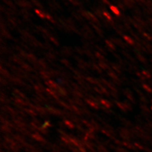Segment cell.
I'll use <instances>...</instances> for the list:
<instances>
[{"label": "cell", "mask_w": 152, "mask_h": 152, "mask_svg": "<svg viewBox=\"0 0 152 152\" xmlns=\"http://www.w3.org/2000/svg\"><path fill=\"white\" fill-rule=\"evenodd\" d=\"M110 10H111L112 12L113 13L115 14L116 15H119V14H120L119 11H118V10L117 8L115 7L111 6V7H110Z\"/></svg>", "instance_id": "6da1fadb"}, {"label": "cell", "mask_w": 152, "mask_h": 152, "mask_svg": "<svg viewBox=\"0 0 152 152\" xmlns=\"http://www.w3.org/2000/svg\"><path fill=\"white\" fill-rule=\"evenodd\" d=\"M103 14H104V15L107 17V18L108 19V20H111V19H112V17H111V16L110 15V14H109L108 13L104 12V13H103Z\"/></svg>", "instance_id": "7a4b0ae2"}]
</instances>
